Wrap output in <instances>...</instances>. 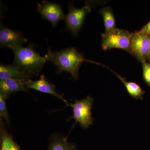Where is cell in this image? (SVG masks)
<instances>
[{
	"label": "cell",
	"mask_w": 150,
	"mask_h": 150,
	"mask_svg": "<svg viewBox=\"0 0 150 150\" xmlns=\"http://www.w3.org/2000/svg\"><path fill=\"white\" fill-rule=\"evenodd\" d=\"M108 68L114 74L116 75V76L124 84L126 87V90L131 97L136 99H143V96L145 92L142 89L139 85L138 84L134 82L127 81L124 78L121 77L120 75L118 74L115 72L113 71L112 70L110 69V68Z\"/></svg>",
	"instance_id": "12"
},
{
	"label": "cell",
	"mask_w": 150,
	"mask_h": 150,
	"mask_svg": "<svg viewBox=\"0 0 150 150\" xmlns=\"http://www.w3.org/2000/svg\"><path fill=\"white\" fill-rule=\"evenodd\" d=\"M26 81L8 79L0 80V93L6 97L10 94L20 91H28L29 90L24 84Z\"/></svg>",
	"instance_id": "10"
},
{
	"label": "cell",
	"mask_w": 150,
	"mask_h": 150,
	"mask_svg": "<svg viewBox=\"0 0 150 150\" xmlns=\"http://www.w3.org/2000/svg\"><path fill=\"white\" fill-rule=\"evenodd\" d=\"M30 78L26 73L12 64H1L0 66V80L12 79L26 81Z\"/></svg>",
	"instance_id": "11"
},
{
	"label": "cell",
	"mask_w": 150,
	"mask_h": 150,
	"mask_svg": "<svg viewBox=\"0 0 150 150\" xmlns=\"http://www.w3.org/2000/svg\"><path fill=\"white\" fill-rule=\"evenodd\" d=\"M90 6L89 4L79 8L72 5H69V12L65 18L67 29L70 30L74 36H77L82 26L87 15L90 12Z\"/></svg>",
	"instance_id": "5"
},
{
	"label": "cell",
	"mask_w": 150,
	"mask_h": 150,
	"mask_svg": "<svg viewBox=\"0 0 150 150\" xmlns=\"http://www.w3.org/2000/svg\"><path fill=\"white\" fill-rule=\"evenodd\" d=\"M139 31L146 35H150V21L145 25L144 27H142Z\"/></svg>",
	"instance_id": "18"
},
{
	"label": "cell",
	"mask_w": 150,
	"mask_h": 150,
	"mask_svg": "<svg viewBox=\"0 0 150 150\" xmlns=\"http://www.w3.org/2000/svg\"><path fill=\"white\" fill-rule=\"evenodd\" d=\"M47 55L49 61L57 67V72L64 71L70 73L71 78L75 80L79 77V71L81 65L86 61L83 54L74 47L58 51H52L49 48Z\"/></svg>",
	"instance_id": "2"
},
{
	"label": "cell",
	"mask_w": 150,
	"mask_h": 150,
	"mask_svg": "<svg viewBox=\"0 0 150 150\" xmlns=\"http://www.w3.org/2000/svg\"><path fill=\"white\" fill-rule=\"evenodd\" d=\"M7 98L6 97L2 94L0 93V115L1 117L4 118L8 123H9V118L6 100Z\"/></svg>",
	"instance_id": "16"
},
{
	"label": "cell",
	"mask_w": 150,
	"mask_h": 150,
	"mask_svg": "<svg viewBox=\"0 0 150 150\" xmlns=\"http://www.w3.org/2000/svg\"><path fill=\"white\" fill-rule=\"evenodd\" d=\"M99 13L103 18L105 32L110 33L116 28L115 21L112 9L109 6H105L101 9Z\"/></svg>",
	"instance_id": "13"
},
{
	"label": "cell",
	"mask_w": 150,
	"mask_h": 150,
	"mask_svg": "<svg viewBox=\"0 0 150 150\" xmlns=\"http://www.w3.org/2000/svg\"><path fill=\"white\" fill-rule=\"evenodd\" d=\"M1 150H21L17 145L14 142L12 138L6 133H3L2 136Z\"/></svg>",
	"instance_id": "15"
},
{
	"label": "cell",
	"mask_w": 150,
	"mask_h": 150,
	"mask_svg": "<svg viewBox=\"0 0 150 150\" xmlns=\"http://www.w3.org/2000/svg\"><path fill=\"white\" fill-rule=\"evenodd\" d=\"M142 64L143 79L146 84L150 86V63L146 62Z\"/></svg>",
	"instance_id": "17"
},
{
	"label": "cell",
	"mask_w": 150,
	"mask_h": 150,
	"mask_svg": "<svg viewBox=\"0 0 150 150\" xmlns=\"http://www.w3.org/2000/svg\"><path fill=\"white\" fill-rule=\"evenodd\" d=\"M148 60H149V62L150 63V51L149 53V56H148Z\"/></svg>",
	"instance_id": "19"
},
{
	"label": "cell",
	"mask_w": 150,
	"mask_h": 150,
	"mask_svg": "<svg viewBox=\"0 0 150 150\" xmlns=\"http://www.w3.org/2000/svg\"><path fill=\"white\" fill-rule=\"evenodd\" d=\"M49 150H76V149L75 145L68 143L65 138L55 137Z\"/></svg>",
	"instance_id": "14"
},
{
	"label": "cell",
	"mask_w": 150,
	"mask_h": 150,
	"mask_svg": "<svg viewBox=\"0 0 150 150\" xmlns=\"http://www.w3.org/2000/svg\"><path fill=\"white\" fill-rule=\"evenodd\" d=\"M150 48V35L139 31L134 33L131 43V54L143 63L148 59Z\"/></svg>",
	"instance_id": "7"
},
{
	"label": "cell",
	"mask_w": 150,
	"mask_h": 150,
	"mask_svg": "<svg viewBox=\"0 0 150 150\" xmlns=\"http://www.w3.org/2000/svg\"><path fill=\"white\" fill-rule=\"evenodd\" d=\"M93 104V98L87 96L81 100H76L74 103L69 105L72 108L73 115L76 122H79L81 127L86 129L93 123L91 109Z\"/></svg>",
	"instance_id": "4"
},
{
	"label": "cell",
	"mask_w": 150,
	"mask_h": 150,
	"mask_svg": "<svg viewBox=\"0 0 150 150\" xmlns=\"http://www.w3.org/2000/svg\"><path fill=\"white\" fill-rule=\"evenodd\" d=\"M25 85L28 88H32L38 91L50 94L62 100L67 104L69 105V103L63 98L62 95L59 94L56 91L55 86L48 82L43 75L40 76L39 79L33 81L30 79L24 82Z\"/></svg>",
	"instance_id": "9"
},
{
	"label": "cell",
	"mask_w": 150,
	"mask_h": 150,
	"mask_svg": "<svg viewBox=\"0 0 150 150\" xmlns=\"http://www.w3.org/2000/svg\"><path fill=\"white\" fill-rule=\"evenodd\" d=\"M10 49L14 54L12 65L26 73L30 77L38 76L45 63L49 61L47 55L40 56L34 50L33 44H29L27 47L14 46Z\"/></svg>",
	"instance_id": "1"
},
{
	"label": "cell",
	"mask_w": 150,
	"mask_h": 150,
	"mask_svg": "<svg viewBox=\"0 0 150 150\" xmlns=\"http://www.w3.org/2000/svg\"><path fill=\"white\" fill-rule=\"evenodd\" d=\"M27 39L21 31L10 29L1 22L0 45L3 48H11L14 46H22L27 43Z\"/></svg>",
	"instance_id": "8"
},
{
	"label": "cell",
	"mask_w": 150,
	"mask_h": 150,
	"mask_svg": "<svg viewBox=\"0 0 150 150\" xmlns=\"http://www.w3.org/2000/svg\"><path fill=\"white\" fill-rule=\"evenodd\" d=\"M134 33L124 29L115 28L110 33H102V47L105 51L118 48L131 54V43Z\"/></svg>",
	"instance_id": "3"
},
{
	"label": "cell",
	"mask_w": 150,
	"mask_h": 150,
	"mask_svg": "<svg viewBox=\"0 0 150 150\" xmlns=\"http://www.w3.org/2000/svg\"><path fill=\"white\" fill-rule=\"evenodd\" d=\"M37 10L44 19L48 21L55 28L59 22L65 19L66 15L62 6L54 2L43 1L37 3Z\"/></svg>",
	"instance_id": "6"
}]
</instances>
